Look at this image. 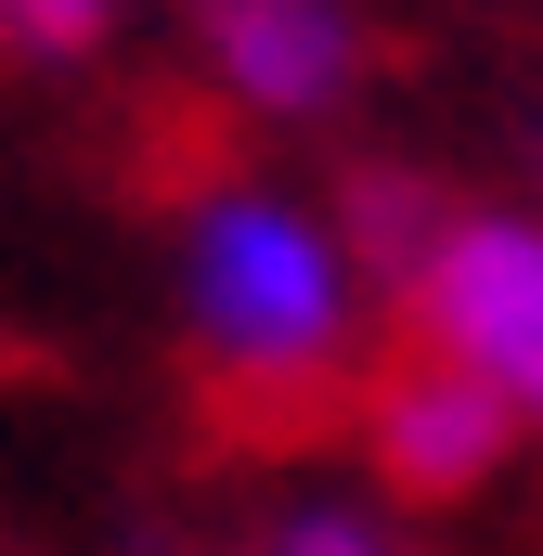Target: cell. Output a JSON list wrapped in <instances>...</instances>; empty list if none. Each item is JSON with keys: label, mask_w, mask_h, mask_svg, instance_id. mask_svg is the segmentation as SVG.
Masks as SVG:
<instances>
[{"label": "cell", "mask_w": 543, "mask_h": 556, "mask_svg": "<svg viewBox=\"0 0 543 556\" xmlns=\"http://www.w3.org/2000/svg\"><path fill=\"white\" fill-rule=\"evenodd\" d=\"M363 298L337 220L285 181H207L181 207V324L220 389L247 402H324L363 376Z\"/></svg>", "instance_id": "obj_1"}, {"label": "cell", "mask_w": 543, "mask_h": 556, "mask_svg": "<svg viewBox=\"0 0 543 556\" xmlns=\"http://www.w3.org/2000/svg\"><path fill=\"white\" fill-rule=\"evenodd\" d=\"M414 350L453 363L505 427H543V220L531 207H453L402 273Z\"/></svg>", "instance_id": "obj_2"}, {"label": "cell", "mask_w": 543, "mask_h": 556, "mask_svg": "<svg viewBox=\"0 0 543 556\" xmlns=\"http://www.w3.org/2000/svg\"><path fill=\"white\" fill-rule=\"evenodd\" d=\"M194 13V65L247 104V117H337L363 91V13L350 0H181Z\"/></svg>", "instance_id": "obj_3"}, {"label": "cell", "mask_w": 543, "mask_h": 556, "mask_svg": "<svg viewBox=\"0 0 543 556\" xmlns=\"http://www.w3.org/2000/svg\"><path fill=\"white\" fill-rule=\"evenodd\" d=\"M363 389V466H376V492H402V505H466V492H492L505 479V453H518V427L492 415L453 363H376V376H350Z\"/></svg>", "instance_id": "obj_4"}, {"label": "cell", "mask_w": 543, "mask_h": 556, "mask_svg": "<svg viewBox=\"0 0 543 556\" xmlns=\"http://www.w3.org/2000/svg\"><path fill=\"white\" fill-rule=\"evenodd\" d=\"M324 220H337V247H350V273H363V285H402L414 260H427V233L453 220V194H440L427 168H389V155H376V168L337 181Z\"/></svg>", "instance_id": "obj_5"}, {"label": "cell", "mask_w": 543, "mask_h": 556, "mask_svg": "<svg viewBox=\"0 0 543 556\" xmlns=\"http://www.w3.org/2000/svg\"><path fill=\"white\" fill-rule=\"evenodd\" d=\"M260 556H427V544H414V531L389 518V505H350V492H311V505H285V518L260 531Z\"/></svg>", "instance_id": "obj_6"}, {"label": "cell", "mask_w": 543, "mask_h": 556, "mask_svg": "<svg viewBox=\"0 0 543 556\" xmlns=\"http://www.w3.org/2000/svg\"><path fill=\"white\" fill-rule=\"evenodd\" d=\"M117 13L130 0H0V52L13 65H91L117 39Z\"/></svg>", "instance_id": "obj_7"}, {"label": "cell", "mask_w": 543, "mask_h": 556, "mask_svg": "<svg viewBox=\"0 0 543 556\" xmlns=\"http://www.w3.org/2000/svg\"><path fill=\"white\" fill-rule=\"evenodd\" d=\"M233 556H260V544H233Z\"/></svg>", "instance_id": "obj_8"}]
</instances>
